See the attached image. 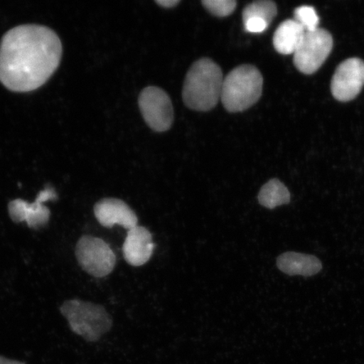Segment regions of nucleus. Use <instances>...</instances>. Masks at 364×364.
<instances>
[{
  "label": "nucleus",
  "mask_w": 364,
  "mask_h": 364,
  "mask_svg": "<svg viewBox=\"0 0 364 364\" xmlns=\"http://www.w3.org/2000/svg\"><path fill=\"white\" fill-rule=\"evenodd\" d=\"M62 53L60 38L48 27H14L0 43V82L15 92L38 89L57 70Z\"/></svg>",
  "instance_id": "f257e3e1"
},
{
  "label": "nucleus",
  "mask_w": 364,
  "mask_h": 364,
  "mask_svg": "<svg viewBox=\"0 0 364 364\" xmlns=\"http://www.w3.org/2000/svg\"><path fill=\"white\" fill-rule=\"evenodd\" d=\"M224 76L220 65L203 58L193 63L186 74L182 99L186 107L197 112H209L221 100Z\"/></svg>",
  "instance_id": "f03ea898"
},
{
  "label": "nucleus",
  "mask_w": 364,
  "mask_h": 364,
  "mask_svg": "<svg viewBox=\"0 0 364 364\" xmlns=\"http://www.w3.org/2000/svg\"><path fill=\"white\" fill-rule=\"evenodd\" d=\"M263 78L258 68L240 65L229 73L223 83L221 102L229 112H241L254 106L261 98Z\"/></svg>",
  "instance_id": "7ed1b4c3"
},
{
  "label": "nucleus",
  "mask_w": 364,
  "mask_h": 364,
  "mask_svg": "<svg viewBox=\"0 0 364 364\" xmlns=\"http://www.w3.org/2000/svg\"><path fill=\"white\" fill-rule=\"evenodd\" d=\"M60 311L75 334L90 343L97 341L111 330L112 318L102 306L79 299L68 300Z\"/></svg>",
  "instance_id": "20e7f679"
},
{
  "label": "nucleus",
  "mask_w": 364,
  "mask_h": 364,
  "mask_svg": "<svg viewBox=\"0 0 364 364\" xmlns=\"http://www.w3.org/2000/svg\"><path fill=\"white\" fill-rule=\"evenodd\" d=\"M333 48V38L329 31L318 28L306 31L294 53V63L303 74L312 75L329 57Z\"/></svg>",
  "instance_id": "39448f33"
},
{
  "label": "nucleus",
  "mask_w": 364,
  "mask_h": 364,
  "mask_svg": "<svg viewBox=\"0 0 364 364\" xmlns=\"http://www.w3.org/2000/svg\"><path fill=\"white\" fill-rule=\"evenodd\" d=\"M75 255L83 270L95 277L110 274L116 266V256L110 245L94 236H82L76 245Z\"/></svg>",
  "instance_id": "423d86ee"
},
{
  "label": "nucleus",
  "mask_w": 364,
  "mask_h": 364,
  "mask_svg": "<svg viewBox=\"0 0 364 364\" xmlns=\"http://www.w3.org/2000/svg\"><path fill=\"white\" fill-rule=\"evenodd\" d=\"M139 106L145 122L158 133L168 131L174 122V109L171 100L165 90L149 86L139 97Z\"/></svg>",
  "instance_id": "0eeeda50"
},
{
  "label": "nucleus",
  "mask_w": 364,
  "mask_h": 364,
  "mask_svg": "<svg viewBox=\"0 0 364 364\" xmlns=\"http://www.w3.org/2000/svg\"><path fill=\"white\" fill-rule=\"evenodd\" d=\"M364 85V62L352 58L343 61L332 77L331 89L335 99L347 102L356 98Z\"/></svg>",
  "instance_id": "6e6552de"
},
{
  "label": "nucleus",
  "mask_w": 364,
  "mask_h": 364,
  "mask_svg": "<svg viewBox=\"0 0 364 364\" xmlns=\"http://www.w3.org/2000/svg\"><path fill=\"white\" fill-rule=\"evenodd\" d=\"M57 199L56 191L48 186L38 193L33 203H27L22 199L13 200L9 203V213L14 222H26L31 229H40L48 224L51 215L49 208L44 206L43 203L50 200Z\"/></svg>",
  "instance_id": "1a4fd4ad"
},
{
  "label": "nucleus",
  "mask_w": 364,
  "mask_h": 364,
  "mask_svg": "<svg viewBox=\"0 0 364 364\" xmlns=\"http://www.w3.org/2000/svg\"><path fill=\"white\" fill-rule=\"evenodd\" d=\"M97 220L103 227L120 225L129 230L138 226L139 218L135 212L122 200L104 198L94 207Z\"/></svg>",
  "instance_id": "9d476101"
},
{
  "label": "nucleus",
  "mask_w": 364,
  "mask_h": 364,
  "mask_svg": "<svg viewBox=\"0 0 364 364\" xmlns=\"http://www.w3.org/2000/svg\"><path fill=\"white\" fill-rule=\"evenodd\" d=\"M154 247L150 231L138 225L127 231L122 250L127 263L131 266L140 267L151 258Z\"/></svg>",
  "instance_id": "9b49d317"
},
{
  "label": "nucleus",
  "mask_w": 364,
  "mask_h": 364,
  "mask_svg": "<svg viewBox=\"0 0 364 364\" xmlns=\"http://www.w3.org/2000/svg\"><path fill=\"white\" fill-rule=\"evenodd\" d=\"M279 269L290 276L311 277L322 269V264L316 257L297 252H286L277 258Z\"/></svg>",
  "instance_id": "f8f14e48"
},
{
  "label": "nucleus",
  "mask_w": 364,
  "mask_h": 364,
  "mask_svg": "<svg viewBox=\"0 0 364 364\" xmlns=\"http://www.w3.org/2000/svg\"><path fill=\"white\" fill-rule=\"evenodd\" d=\"M306 31L295 20L281 23L273 36V46L277 52L284 55L294 54Z\"/></svg>",
  "instance_id": "ddd939ff"
},
{
  "label": "nucleus",
  "mask_w": 364,
  "mask_h": 364,
  "mask_svg": "<svg viewBox=\"0 0 364 364\" xmlns=\"http://www.w3.org/2000/svg\"><path fill=\"white\" fill-rule=\"evenodd\" d=\"M290 199L289 189L279 179H272L267 181L258 194L259 203L262 206L269 209L288 204Z\"/></svg>",
  "instance_id": "4468645a"
},
{
  "label": "nucleus",
  "mask_w": 364,
  "mask_h": 364,
  "mask_svg": "<svg viewBox=\"0 0 364 364\" xmlns=\"http://www.w3.org/2000/svg\"><path fill=\"white\" fill-rule=\"evenodd\" d=\"M277 9L270 0H259L248 4L242 13L243 21L254 19L266 22L270 25L277 16Z\"/></svg>",
  "instance_id": "2eb2a0df"
},
{
  "label": "nucleus",
  "mask_w": 364,
  "mask_h": 364,
  "mask_svg": "<svg viewBox=\"0 0 364 364\" xmlns=\"http://www.w3.org/2000/svg\"><path fill=\"white\" fill-rule=\"evenodd\" d=\"M294 20L303 27L306 31H314L318 29L320 19L312 6H300L294 11Z\"/></svg>",
  "instance_id": "dca6fc26"
},
{
  "label": "nucleus",
  "mask_w": 364,
  "mask_h": 364,
  "mask_svg": "<svg viewBox=\"0 0 364 364\" xmlns=\"http://www.w3.org/2000/svg\"><path fill=\"white\" fill-rule=\"evenodd\" d=\"M202 4L209 13L217 17L230 16L237 6L235 0H203Z\"/></svg>",
  "instance_id": "f3484780"
},
{
  "label": "nucleus",
  "mask_w": 364,
  "mask_h": 364,
  "mask_svg": "<svg viewBox=\"0 0 364 364\" xmlns=\"http://www.w3.org/2000/svg\"><path fill=\"white\" fill-rule=\"evenodd\" d=\"M245 31L250 33H262L267 29L268 24L266 22L250 19L244 21Z\"/></svg>",
  "instance_id": "a211bd4d"
},
{
  "label": "nucleus",
  "mask_w": 364,
  "mask_h": 364,
  "mask_svg": "<svg viewBox=\"0 0 364 364\" xmlns=\"http://www.w3.org/2000/svg\"><path fill=\"white\" fill-rule=\"evenodd\" d=\"M180 0H156V4L159 6L166 9L174 8L177 4H180Z\"/></svg>",
  "instance_id": "6ab92c4d"
},
{
  "label": "nucleus",
  "mask_w": 364,
  "mask_h": 364,
  "mask_svg": "<svg viewBox=\"0 0 364 364\" xmlns=\"http://www.w3.org/2000/svg\"><path fill=\"white\" fill-rule=\"evenodd\" d=\"M0 364H25L18 361L10 360V359H7L2 356H0Z\"/></svg>",
  "instance_id": "aec40b11"
}]
</instances>
